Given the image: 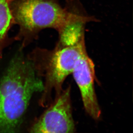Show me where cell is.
<instances>
[{"mask_svg":"<svg viewBox=\"0 0 133 133\" xmlns=\"http://www.w3.org/2000/svg\"><path fill=\"white\" fill-rule=\"evenodd\" d=\"M86 50L84 40L72 45L57 43L50 50L36 48L28 54L38 75L44 78L39 105L48 107L53 101V92L55 96L60 94L67 77L72 74L77 62Z\"/></svg>","mask_w":133,"mask_h":133,"instance_id":"7a4b0ae2","label":"cell"},{"mask_svg":"<svg viewBox=\"0 0 133 133\" xmlns=\"http://www.w3.org/2000/svg\"><path fill=\"white\" fill-rule=\"evenodd\" d=\"M72 74L80 91L86 112L93 119L98 120L101 110L94 88L95 66L87 50L78 60Z\"/></svg>","mask_w":133,"mask_h":133,"instance_id":"8992f818","label":"cell"},{"mask_svg":"<svg viewBox=\"0 0 133 133\" xmlns=\"http://www.w3.org/2000/svg\"><path fill=\"white\" fill-rule=\"evenodd\" d=\"M12 1V0H10V1Z\"/></svg>","mask_w":133,"mask_h":133,"instance_id":"ba28073f","label":"cell"},{"mask_svg":"<svg viewBox=\"0 0 133 133\" xmlns=\"http://www.w3.org/2000/svg\"><path fill=\"white\" fill-rule=\"evenodd\" d=\"M9 0H0V60L5 48L16 41L9 37V33L15 25L10 6Z\"/></svg>","mask_w":133,"mask_h":133,"instance_id":"52a82bcc","label":"cell"},{"mask_svg":"<svg viewBox=\"0 0 133 133\" xmlns=\"http://www.w3.org/2000/svg\"><path fill=\"white\" fill-rule=\"evenodd\" d=\"M10 6L14 25L19 27L14 38L20 41L23 49L36 40L41 31L46 29H60L65 10L59 0H12Z\"/></svg>","mask_w":133,"mask_h":133,"instance_id":"3957f363","label":"cell"},{"mask_svg":"<svg viewBox=\"0 0 133 133\" xmlns=\"http://www.w3.org/2000/svg\"><path fill=\"white\" fill-rule=\"evenodd\" d=\"M43 90L33 63L19 49L0 79V133L19 132L31 97Z\"/></svg>","mask_w":133,"mask_h":133,"instance_id":"6da1fadb","label":"cell"},{"mask_svg":"<svg viewBox=\"0 0 133 133\" xmlns=\"http://www.w3.org/2000/svg\"><path fill=\"white\" fill-rule=\"evenodd\" d=\"M65 16L58 30L57 43L63 45L75 44L85 40L86 25L98 19L88 14L80 0H65Z\"/></svg>","mask_w":133,"mask_h":133,"instance_id":"5b68a950","label":"cell"},{"mask_svg":"<svg viewBox=\"0 0 133 133\" xmlns=\"http://www.w3.org/2000/svg\"><path fill=\"white\" fill-rule=\"evenodd\" d=\"M70 85L55 96L48 109L37 119L30 133H73L75 131L72 116Z\"/></svg>","mask_w":133,"mask_h":133,"instance_id":"277c9868","label":"cell"}]
</instances>
